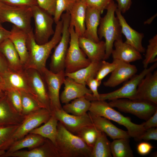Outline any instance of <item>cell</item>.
Returning <instances> with one entry per match:
<instances>
[{"mask_svg":"<svg viewBox=\"0 0 157 157\" xmlns=\"http://www.w3.org/2000/svg\"><path fill=\"white\" fill-rule=\"evenodd\" d=\"M91 102L89 111L124 126L131 137L135 140L140 141V137L146 130L142 123L138 124L133 122L130 117L124 116L115 110L105 100H97Z\"/></svg>","mask_w":157,"mask_h":157,"instance_id":"277c9868","label":"cell"},{"mask_svg":"<svg viewBox=\"0 0 157 157\" xmlns=\"http://www.w3.org/2000/svg\"><path fill=\"white\" fill-rule=\"evenodd\" d=\"M3 81L2 77L0 73V90L2 91Z\"/></svg>","mask_w":157,"mask_h":157,"instance_id":"db71d44e","label":"cell"},{"mask_svg":"<svg viewBox=\"0 0 157 157\" xmlns=\"http://www.w3.org/2000/svg\"><path fill=\"white\" fill-rule=\"evenodd\" d=\"M153 148L150 143L144 142H140L137 145V149L139 154L145 156L148 154Z\"/></svg>","mask_w":157,"mask_h":157,"instance_id":"7dc6e473","label":"cell"},{"mask_svg":"<svg viewBox=\"0 0 157 157\" xmlns=\"http://www.w3.org/2000/svg\"><path fill=\"white\" fill-rule=\"evenodd\" d=\"M133 99L144 100L157 105V71L148 73L138 85Z\"/></svg>","mask_w":157,"mask_h":157,"instance_id":"2e32d148","label":"cell"},{"mask_svg":"<svg viewBox=\"0 0 157 157\" xmlns=\"http://www.w3.org/2000/svg\"><path fill=\"white\" fill-rule=\"evenodd\" d=\"M46 139L38 135L29 133L22 138L14 142L3 155L13 153L24 148H27L30 150L42 144Z\"/></svg>","mask_w":157,"mask_h":157,"instance_id":"f1b7e54d","label":"cell"},{"mask_svg":"<svg viewBox=\"0 0 157 157\" xmlns=\"http://www.w3.org/2000/svg\"><path fill=\"white\" fill-rule=\"evenodd\" d=\"M76 1L84 0H76Z\"/></svg>","mask_w":157,"mask_h":157,"instance_id":"680465c9","label":"cell"},{"mask_svg":"<svg viewBox=\"0 0 157 157\" xmlns=\"http://www.w3.org/2000/svg\"><path fill=\"white\" fill-rule=\"evenodd\" d=\"M6 152V150L0 149V157H1Z\"/></svg>","mask_w":157,"mask_h":157,"instance_id":"11a10c76","label":"cell"},{"mask_svg":"<svg viewBox=\"0 0 157 157\" xmlns=\"http://www.w3.org/2000/svg\"><path fill=\"white\" fill-rule=\"evenodd\" d=\"M5 95V92L0 90V99L4 97Z\"/></svg>","mask_w":157,"mask_h":157,"instance_id":"6f0895ef","label":"cell"},{"mask_svg":"<svg viewBox=\"0 0 157 157\" xmlns=\"http://www.w3.org/2000/svg\"><path fill=\"white\" fill-rule=\"evenodd\" d=\"M2 157H59L55 145L46 138L41 145L29 151L18 150Z\"/></svg>","mask_w":157,"mask_h":157,"instance_id":"603a6c76","label":"cell"},{"mask_svg":"<svg viewBox=\"0 0 157 157\" xmlns=\"http://www.w3.org/2000/svg\"><path fill=\"white\" fill-rule=\"evenodd\" d=\"M31 8L35 22V40L38 44H43L47 42L54 33L53 28L54 22L53 17L38 5Z\"/></svg>","mask_w":157,"mask_h":157,"instance_id":"9c48e42d","label":"cell"},{"mask_svg":"<svg viewBox=\"0 0 157 157\" xmlns=\"http://www.w3.org/2000/svg\"><path fill=\"white\" fill-rule=\"evenodd\" d=\"M87 8L85 0L76 1L69 12V24L74 26L75 32L79 37L84 36Z\"/></svg>","mask_w":157,"mask_h":157,"instance_id":"cb8c5ba5","label":"cell"},{"mask_svg":"<svg viewBox=\"0 0 157 157\" xmlns=\"http://www.w3.org/2000/svg\"><path fill=\"white\" fill-rule=\"evenodd\" d=\"M22 107V114H28L43 108L34 97L26 92L20 91Z\"/></svg>","mask_w":157,"mask_h":157,"instance_id":"e575fe53","label":"cell"},{"mask_svg":"<svg viewBox=\"0 0 157 157\" xmlns=\"http://www.w3.org/2000/svg\"><path fill=\"white\" fill-rule=\"evenodd\" d=\"M144 128L148 129L157 126V110L146 121L142 123Z\"/></svg>","mask_w":157,"mask_h":157,"instance_id":"681fc988","label":"cell"},{"mask_svg":"<svg viewBox=\"0 0 157 157\" xmlns=\"http://www.w3.org/2000/svg\"><path fill=\"white\" fill-rule=\"evenodd\" d=\"M113 46L115 49L111 53L113 60L130 63L142 58L141 53L131 45L123 42L122 38L115 40Z\"/></svg>","mask_w":157,"mask_h":157,"instance_id":"7402d4cb","label":"cell"},{"mask_svg":"<svg viewBox=\"0 0 157 157\" xmlns=\"http://www.w3.org/2000/svg\"><path fill=\"white\" fill-rule=\"evenodd\" d=\"M0 149H3L6 151V149L5 145L3 143L0 142Z\"/></svg>","mask_w":157,"mask_h":157,"instance_id":"9f6ffc18","label":"cell"},{"mask_svg":"<svg viewBox=\"0 0 157 157\" xmlns=\"http://www.w3.org/2000/svg\"><path fill=\"white\" fill-rule=\"evenodd\" d=\"M157 67L156 62L149 67L144 68L138 74H135L126 81L120 88L109 93L99 94L98 97L94 101L106 100L110 101L122 98L133 99L137 87L141 81L148 73L153 71Z\"/></svg>","mask_w":157,"mask_h":157,"instance_id":"30bf717a","label":"cell"},{"mask_svg":"<svg viewBox=\"0 0 157 157\" xmlns=\"http://www.w3.org/2000/svg\"><path fill=\"white\" fill-rule=\"evenodd\" d=\"M100 132L93 125L84 127L78 132L76 135L92 149Z\"/></svg>","mask_w":157,"mask_h":157,"instance_id":"d590c367","label":"cell"},{"mask_svg":"<svg viewBox=\"0 0 157 157\" xmlns=\"http://www.w3.org/2000/svg\"><path fill=\"white\" fill-rule=\"evenodd\" d=\"M31 8L10 5L0 1V22H8L28 33L33 31Z\"/></svg>","mask_w":157,"mask_h":157,"instance_id":"5b68a950","label":"cell"},{"mask_svg":"<svg viewBox=\"0 0 157 157\" xmlns=\"http://www.w3.org/2000/svg\"><path fill=\"white\" fill-rule=\"evenodd\" d=\"M25 69L34 97L43 108L51 112L46 84L42 75L35 69Z\"/></svg>","mask_w":157,"mask_h":157,"instance_id":"5bb4252c","label":"cell"},{"mask_svg":"<svg viewBox=\"0 0 157 157\" xmlns=\"http://www.w3.org/2000/svg\"><path fill=\"white\" fill-rule=\"evenodd\" d=\"M137 71L135 65L119 60L117 66L111 73L108 79L103 82V85L106 87H115L129 79Z\"/></svg>","mask_w":157,"mask_h":157,"instance_id":"e0dca14e","label":"cell"},{"mask_svg":"<svg viewBox=\"0 0 157 157\" xmlns=\"http://www.w3.org/2000/svg\"><path fill=\"white\" fill-rule=\"evenodd\" d=\"M148 141L151 140H157V128L155 127L146 129L140 138V141Z\"/></svg>","mask_w":157,"mask_h":157,"instance_id":"bcb514c9","label":"cell"},{"mask_svg":"<svg viewBox=\"0 0 157 157\" xmlns=\"http://www.w3.org/2000/svg\"><path fill=\"white\" fill-rule=\"evenodd\" d=\"M111 142L103 132L99 133L92 148L90 157H111Z\"/></svg>","mask_w":157,"mask_h":157,"instance_id":"d6a6232c","label":"cell"},{"mask_svg":"<svg viewBox=\"0 0 157 157\" xmlns=\"http://www.w3.org/2000/svg\"><path fill=\"white\" fill-rule=\"evenodd\" d=\"M108 103L112 108L145 121L157 110L156 105L143 100L122 98L110 100Z\"/></svg>","mask_w":157,"mask_h":157,"instance_id":"8992f818","label":"cell"},{"mask_svg":"<svg viewBox=\"0 0 157 157\" xmlns=\"http://www.w3.org/2000/svg\"><path fill=\"white\" fill-rule=\"evenodd\" d=\"M113 0H85L87 7L95 9L102 14Z\"/></svg>","mask_w":157,"mask_h":157,"instance_id":"7bdbcfd3","label":"cell"},{"mask_svg":"<svg viewBox=\"0 0 157 157\" xmlns=\"http://www.w3.org/2000/svg\"><path fill=\"white\" fill-rule=\"evenodd\" d=\"M9 68L6 60L0 51V73H2L8 69Z\"/></svg>","mask_w":157,"mask_h":157,"instance_id":"816d5d0a","label":"cell"},{"mask_svg":"<svg viewBox=\"0 0 157 157\" xmlns=\"http://www.w3.org/2000/svg\"><path fill=\"white\" fill-rule=\"evenodd\" d=\"M58 122L55 117L52 113L49 119L43 125L33 129L29 133L38 135L47 138L54 145L57 133Z\"/></svg>","mask_w":157,"mask_h":157,"instance_id":"4dcf8cb0","label":"cell"},{"mask_svg":"<svg viewBox=\"0 0 157 157\" xmlns=\"http://www.w3.org/2000/svg\"><path fill=\"white\" fill-rule=\"evenodd\" d=\"M118 63L119 60H113L112 63L107 62L105 60H101L95 78L99 81H101L106 76L115 69Z\"/></svg>","mask_w":157,"mask_h":157,"instance_id":"f35d334b","label":"cell"},{"mask_svg":"<svg viewBox=\"0 0 157 157\" xmlns=\"http://www.w3.org/2000/svg\"><path fill=\"white\" fill-rule=\"evenodd\" d=\"M0 51L10 69L17 71H21L24 69L18 53L9 38L0 44Z\"/></svg>","mask_w":157,"mask_h":157,"instance_id":"4316f807","label":"cell"},{"mask_svg":"<svg viewBox=\"0 0 157 157\" xmlns=\"http://www.w3.org/2000/svg\"><path fill=\"white\" fill-rule=\"evenodd\" d=\"M117 4L112 0L106 9V13L101 17L97 31L98 37L101 40L105 39V54L104 60L109 58L113 49L114 42L122 38L121 27L119 21L115 15Z\"/></svg>","mask_w":157,"mask_h":157,"instance_id":"3957f363","label":"cell"},{"mask_svg":"<svg viewBox=\"0 0 157 157\" xmlns=\"http://www.w3.org/2000/svg\"><path fill=\"white\" fill-rule=\"evenodd\" d=\"M0 74L3 81L2 91L16 90L29 93L34 97L25 69L17 71L9 68Z\"/></svg>","mask_w":157,"mask_h":157,"instance_id":"4fadbf2b","label":"cell"},{"mask_svg":"<svg viewBox=\"0 0 157 157\" xmlns=\"http://www.w3.org/2000/svg\"><path fill=\"white\" fill-rule=\"evenodd\" d=\"M101 83V81L97 80L95 78L92 77L89 78L86 81L87 85L92 92V94H87L84 97L88 100L92 101L98 97L99 94L98 89Z\"/></svg>","mask_w":157,"mask_h":157,"instance_id":"b9f144b4","label":"cell"},{"mask_svg":"<svg viewBox=\"0 0 157 157\" xmlns=\"http://www.w3.org/2000/svg\"><path fill=\"white\" fill-rule=\"evenodd\" d=\"M25 116L15 109L5 95L0 99V126L19 125Z\"/></svg>","mask_w":157,"mask_h":157,"instance_id":"d4e9b609","label":"cell"},{"mask_svg":"<svg viewBox=\"0 0 157 157\" xmlns=\"http://www.w3.org/2000/svg\"><path fill=\"white\" fill-rule=\"evenodd\" d=\"M91 104V101L84 96L75 99L70 103L65 104L62 108L67 113L76 115H82L89 111Z\"/></svg>","mask_w":157,"mask_h":157,"instance_id":"1f68e13d","label":"cell"},{"mask_svg":"<svg viewBox=\"0 0 157 157\" xmlns=\"http://www.w3.org/2000/svg\"><path fill=\"white\" fill-rule=\"evenodd\" d=\"M76 1V0H56L53 16L56 24L60 20L61 16L64 11H69Z\"/></svg>","mask_w":157,"mask_h":157,"instance_id":"74e56055","label":"cell"},{"mask_svg":"<svg viewBox=\"0 0 157 157\" xmlns=\"http://www.w3.org/2000/svg\"><path fill=\"white\" fill-rule=\"evenodd\" d=\"M19 125L0 126V142L4 144L6 150L10 145L12 137Z\"/></svg>","mask_w":157,"mask_h":157,"instance_id":"ab89813d","label":"cell"},{"mask_svg":"<svg viewBox=\"0 0 157 157\" xmlns=\"http://www.w3.org/2000/svg\"><path fill=\"white\" fill-rule=\"evenodd\" d=\"M115 13L120 24L122 33L125 36L126 39L125 42L131 45L140 53L144 52L145 49L142 45V40L144 37V34L132 28L117 8Z\"/></svg>","mask_w":157,"mask_h":157,"instance_id":"ac0fdd59","label":"cell"},{"mask_svg":"<svg viewBox=\"0 0 157 157\" xmlns=\"http://www.w3.org/2000/svg\"><path fill=\"white\" fill-rule=\"evenodd\" d=\"M88 114L93 125L99 131L104 133L113 140L119 138L129 139L131 137L127 131L117 127L110 120L89 111Z\"/></svg>","mask_w":157,"mask_h":157,"instance_id":"d6986e66","label":"cell"},{"mask_svg":"<svg viewBox=\"0 0 157 157\" xmlns=\"http://www.w3.org/2000/svg\"><path fill=\"white\" fill-rule=\"evenodd\" d=\"M54 34L47 42L42 44H38L35 41L32 31L28 34L26 44L28 57L24 69L32 68L41 74L46 67L47 60L51 53L60 41L62 36L63 22L60 20L56 24Z\"/></svg>","mask_w":157,"mask_h":157,"instance_id":"6da1fadb","label":"cell"},{"mask_svg":"<svg viewBox=\"0 0 157 157\" xmlns=\"http://www.w3.org/2000/svg\"><path fill=\"white\" fill-rule=\"evenodd\" d=\"M115 0L116 1L117 3V9L122 13H124L128 11L132 4V0Z\"/></svg>","mask_w":157,"mask_h":157,"instance_id":"c3c4849f","label":"cell"},{"mask_svg":"<svg viewBox=\"0 0 157 157\" xmlns=\"http://www.w3.org/2000/svg\"><path fill=\"white\" fill-rule=\"evenodd\" d=\"M80 47L91 62H100L104 60L105 54L104 41L95 42L84 37H79Z\"/></svg>","mask_w":157,"mask_h":157,"instance_id":"ffe728a7","label":"cell"},{"mask_svg":"<svg viewBox=\"0 0 157 157\" xmlns=\"http://www.w3.org/2000/svg\"><path fill=\"white\" fill-rule=\"evenodd\" d=\"M101 14L99 11L87 7L85 20V31L84 37L95 42L100 40L97 34Z\"/></svg>","mask_w":157,"mask_h":157,"instance_id":"83f0119b","label":"cell"},{"mask_svg":"<svg viewBox=\"0 0 157 157\" xmlns=\"http://www.w3.org/2000/svg\"><path fill=\"white\" fill-rule=\"evenodd\" d=\"M41 74L43 76L47 87L51 113L62 109L59 92L65 78V71L55 73L46 67Z\"/></svg>","mask_w":157,"mask_h":157,"instance_id":"7c38bea8","label":"cell"},{"mask_svg":"<svg viewBox=\"0 0 157 157\" xmlns=\"http://www.w3.org/2000/svg\"><path fill=\"white\" fill-rule=\"evenodd\" d=\"M129 139L119 138L111 142L110 149L113 157H133V153L129 144Z\"/></svg>","mask_w":157,"mask_h":157,"instance_id":"836d02e7","label":"cell"},{"mask_svg":"<svg viewBox=\"0 0 157 157\" xmlns=\"http://www.w3.org/2000/svg\"><path fill=\"white\" fill-rule=\"evenodd\" d=\"M156 16L157 13L155 15L151 17L150 18L146 21L145 22H144V24H150Z\"/></svg>","mask_w":157,"mask_h":157,"instance_id":"f5cc1de1","label":"cell"},{"mask_svg":"<svg viewBox=\"0 0 157 157\" xmlns=\"http://www.w3.org/2000/svg\"><path fill=\"white\" fill-rule=\"evenodd\" d=\"M145 51L144 58L142 62L144 68H147L150 64L157 61V34L149 40V44Z\"/></svg>","mask_w":157,"mask_h":157,"instance_id":"8d00e7d4","label":"cell"},{"mask_svg":"<svg viewBox=\"0 0 157 157\" xmlns=\"http://www.w3.org/2000/svg\"><path fill=\"white\" fill-rule=\"evenodd\" d=\"M61 19L63 24L61 38L54 48L50 64V70L55 73L65 71V60L70 39L69 13L66 12L63 13Z\"/></svg>","mask_w":157,"mask_h":157,"instance_id":"52a82bcc","label":"cell"},{"mask_svg":"<svg viewBox=\"0 0 157 157\" xmlns=\"http://www.w3.org/2000/svg\"><path fill=\"white\" fill-rule=\"evenodd\" d=\"M10 31L6 30L2 26L0 22V44L6 39L9 38Z\"/></svg>","mask_w":157,"mask_h":157,"instance_id":"f907efd6","label":"cell"},{"mask_svg":"<svg viewBox=\"0 0 157 157\" xmlns=\"http://www.w3.org/2000/svg\"><path fill=\"white\" fill-rule=\"evenodd\" d=\"M70 39L65 62V72H75L89 65L91 62L79 47V37L74 26L69 24Z\"/></svg>","mask_w":157,"mask_h":157,"instance_id":"ba28073f","label":"cell"},{"mask_svg":"<svg viewBox=\"0 0 157 157\" xmlns=\"http://www.w3.org/2000/svg\"><path fill=\"white\" fill-rule=\"evenodd\" d=\"M5 3L16 6L31 7L37 5V0H0Z\"/></svg>","mask_w":157,"mask_h":157,"instance_id":"f6af8a7d","label":"cell"},{"mask_svg":"<svg viewBox=\"0 0 157 157\" xmlns=\"http://www.w3.org/2000/svg\"><path fill=\"white\" fill-rule=\"evenodd\" d=\"M4 92L7 99L15 109L19 113L22 114V98L20 91L11 90Z\"/></svg>","mask_w":157,"mask_h":157,"instance_id":"60d3db41","label":"cell"},{"mask_svg":"<svg viewBox=\"0 0 157 157\" xmlns=\"http://www.w3.org/2000/svg\"><path fill=\"white\" fill-rule=\"evenodd\" d=\"M10 32L9 38L17 51L21 63L24 67L28 55L26 44L28 33L14 25H13Z\"/></svg>","mask_w":157,"mask_h":157,"instance_id":"484cf974","label":"cell"},{"mask_svg":"<svg viewBox=\"0 0 157 157\" xmlns=\"http://www.w3.org/2000/svg\"><path fill=\"white\" fill-rule=\"evenodd\" d=\"M101 62H91L88 66L70 73H65L66 77L70 78L75 81L86 85L87 81L90 78L95 77L100 67Z\"/></svg>","mask_w":157,"mask_h":157,"instance_id":"f546056e","label":"cell"},{"mask_svg":"<svg viewBox=\"0 0 157 157\" xmlns=\"http://www.w3.org/2000/svg\"><path fill=\"white\" fill-rule=\"evenodd\" d=\"M56 0H37L38 5L49 13L54 16Z\"/></svg>","mask_w":157,"mask_h":157,"instance_id":"ee69618b","label":"cell"},{"mask_svg":"<svg viewBox=\"0 0 157 157\" xmlns=\"http://www.w3.org/2000/svg\"><path fill=\"white\" fill-rule=\"evenodd\" d=\"M54 145L59 157H90L92 149L59 121Z\"/></svg>","mask_w":157,"mask_h":157,"instance_id":"7a4b0ae2","label":"cell"},{"mask_svg":"<svg viewBox=\"0 0 157 157\" xmlns=\"http://www.w3.org/2000/svg\"><path fill=\"white\" fill-rule=\"evenodd\" d=\"M51 115V112L42 108L25 115L23 121L12 137L10 141L11 145L14 142L29 134L33 129L46 122Z\"/></svg>","mask_w":157,"mask_h":157,"instance_id":"8fae6325","label":"cell"},{"mask_svg":"<svg viewBox=\"0 0 157 157\" xmlns=\"http://www.w3.org/2000/svg\"><path fill=\"white\" fill-rule=\"evenodd\" d=\"M63 84L64 89L60 97V101L63 103L67 104L75 99L92 94L86 85L78 83L70 78H65Z\"/></svg>","mask_w":157,"mask_h":157,"instance_id":"44dd1931","label":"cell"},{"mask_svg":"<svg viewBox=\"0 0 157 157\" xmlns=\"http://www.w3.org/2000/svg\"><path fill=\"white\" fill-rule=\"evenodd\" d=\"M58 121L66 128L76 134L84 127L93 125L90 116L87 113L82 115L70 114L65 112L63 108L52 113Z\"/></svg>","mask_w":157,"mask_h":157,"instance_id":"9a60e30c","label":"cell"}]
</instances>
